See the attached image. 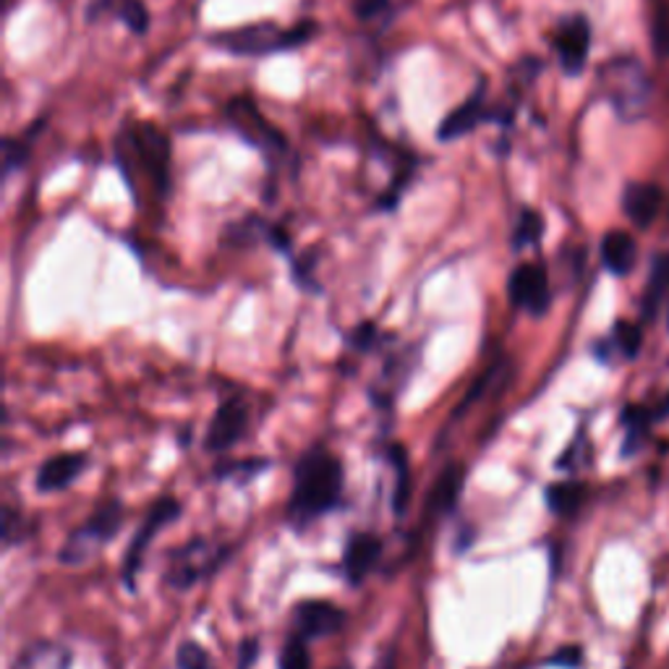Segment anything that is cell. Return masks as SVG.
Instances as JSON below:
<instances>
[{
  "label": "cell",
  "instance_id": "1",
  "mask_svg": "<svg viewBox=\"0 0 669 669\" xmlns=\"http://www.w3.org/2000/svg\"><path fill=\"white\" fill-rule=\"evenodd\" d=\"M343 497V466L325 447H312L301 455L293 468L291 520L295 526H308L338 507Z\"/></svg>",
  "mask_w": 669,
  "mask_h": 669
},
{
  "label": "cell",
  "instance_id": "2",
  "mask_svg": "<svg viewBox=\"0 0 669 669\" xmlns=\"http://www.w3.org/2000/svg\"><path fill=\"white\" fill-rule=\"evenodd\" d=\"M314 24L304 22L293 29H282L278 24L265 22V24H254V27H243L233 31H223V35L210 37L212 45L217 48L228 50L233 55H269V53H282V50L299 48V45L308 42V37L314 35Z\"/></svg>",
  "mask_w": 669,
  "mask_h": 669
},
{
  "label": "cell",
  "instance_id": "3",
  "mask_svg": "<svg viewBox=\"0 0 669 669\" xmlns=\"http://www.w3.org/2000/svg\"><path fill=\"white\" fill-rule=\"evenodd\" d=\"M124 526V505L121 502H105L92 513L81 526L68 533L66 544L58 552L63 565H81L92 559L105 544H111L115 533Z\"/></svg>",
  "mask_w": 669,
  "mask_h": 669
},
{
  "label": "cell",
  "instance_id": "4",
  "mask_svg": "<svg viewBox=\"0 0 669 669\" xmlns=\"http://www.w3.org/2000/svg\"><path fill=\"white\" fill-rule=\"evenodd\" d=\"M602 89L626 121L639 118L648 102V76L633 58H617L602 71Z\"/></svg>",
  "mask_w": 669,
  "mask_h": 669
},
{
  "label": "cell",
  "instance_id": "5",
  "mask_svg": "<svg viewBox=\"0 0 669 669\" xmlns=\"http://www.w3.org/2000/svg\"><path fill=\"white\" fill-rule=\"evenodd\" d=\"M228 559V546L212 544L210 539H191L178 550H173L171 563L165 568V583L176 591H186L215 572Z\"/></svg>",
  "mask_w": 669,
  "mask_h": 669
},
{
  "label": "cell",
  "instance_id": "6",
  "mask_svg": "<svg viewBox=\"0 0 669 669\" xmlns=\"http://www.w3.org/2000/svg\"><path fill=\"white\" fill-rule=\"evenodd\" d=\"M178 516H181V502L173 500V497H160L150 507V510H147V516H144V520H141L139 531L134 533L131 544H128L124 570H121L124 585H128L131 591L137 589V576L141 570V563H144L147 550L152 546L154 537H157V531L165 529V526H171Z\"/></svg>",
  "mask_w": 669,
  "mask_h": 669
},
{
  "label": "cell",
  "instance_id": "7",
  "mask_svg": "<svg viewBox=\"0 0 669 669\" xmlns=\"http://www.w3.org/2000/svg\"><path fill=\"white\" fill-rule=\"evenodd\" d=\"M134 150L139 154V163L144 165L147 178H152L154 189L165 194L171 186V141L157 126L141 124L134 134Z\"/></svg>",
  "mask_w": 669,
  "mask_h": 669
},
{
  "label": "cell",
  "instance_id": "8",
  "mask_svg": "<svg viewBox=\"0 0 669 669\" xmlns=\"http://www.w3.org/2000/svg\"><path fill=\"white\" fill-rule=\"evenodd\" d=\"M507 295H510L513 306L523 308L533 317H542L552 301L546 269L542 265H518L507 280Z\"/></svg>",
  "mask_w": 669,
  "mask_h": 669
},
{
  "label": "cell",
  "instance_id": "9",
  "mask_svg": "<svg viewBox=\"0 0 669 669\" xmlns=\"http://www.w3.org/2000/svg\"><path fill=\"white\" fill-rule=\"evenodd\" d=\"M249 429V408L247 403L238 401V397H230L225 401L220 408L215 411L212 416L207 437H204V447L210 453H225V450L236 447L238 442L247 437Z\"/></svg>",
  "mask_w": 669,
  "mask_h": 669
},
{
  "label": "cell",
  "instance_id": "10",
  "mask_svg": "<svg viewBox=\"0 0 669 669\" xmlns=\"http://www.w3.org/2000/svg\"><path fill=\"white\" fill-rule=\"evenodd\" d=\"M345 622V613L340 607H335L332 602L325 599H312L295 604L293 609V628L295 635L304 641L314 639H327V635L338 633Z\"/></svg>",
  "mask_w": 669,
  "mask_h": 669
},
{
  "label": "cell",
  "instance_id": "11",
  "mask_svg": "<svg viewBox=\"0 0 669 669\" xmlns=\"http://www.w3.org/2000/svg\"><path fill=\"white\" fill-rule=\"evenodd\" d=\"M555 48L559 55V66H563L565 74H581L591 50V27L589 22H585V16H572L568 22L559 24Z\"/></svg>",
  "mask_w": 669,
  "mask_h": 669
},
{
  "label": "cell",
  "instance_id": "12",
  "mask_svg": "<svg viewBox=\"0 0 669 669\" xmlns=\"http://www.w3.org/2000/svg\"><path fill=\"white\" fill-rule=\"evenodd\" d=\"M84 468H87V455L84 453L53 455V458L45 460L40 471H37V489L45 494L61 492V489L71 487L79 479Z\"/></svg>",
  "mask_w": 669,
  "mask_h": 669
},
{
  "label": "cell",
  "instance_id": "13",
  "mask_svg": "<svg viewBox=\"0 0 669 669\" xmlns=\"http://www.w3.org/2000/svg\"><path fill=\"white\" fill-rule=\"evenodd\" d=\"M382 555V539L375 533H353L343 552V570L351 583H362Z\"/></svg>",
  "mask_w": 669,
  "mask_h": 669
},
{
  "label": "cell",
  "instance_id": "14",
  "mask_svg": "<svg viewBox=\"0 0 669 669\" xmlns=\"http://www.w3.org/2000/svg\"><path fill=\"white\" fill-rule=\"evenodd\" d=\"M484 84H479V89L468 98L458 111H453L447 115L445 121H442L440 131H437V139L442 141H453L466 137V134H471L476 126H479V121L484 118Z\"/></svg>",
  "mask_w": 669,
  "mask_h": 669
},
{
  "label": "cell",
  "instance_id": "15",
  "mask_svg": "<svg viewBox=\"0 0 669 669\" xmlns=\"http://www.w3.org/2000/svg\"><path fill=\"white\" fill-rule=\"evenodd\" d=\"M228 115L233 118L238 131H241L249 141H256V144H273L275 141V144L286 147V141H282L280 134L265 124V118H262L260 111H256L251 100H243V98L233 100L228 105Z\"/></svg>",
  "mask_w": 669,
  "mask_h": 669
},
{
  "label": "cell",
  "instance_id": "16",
  "mask_svg": "<svg viewBox=\"0 0 669 669\" xmlns=\"http://www.w3.org/2000/svg\"><path fill=\"white\" fill-rule=\"evenodd\" d=\"M661 191L654 184H630L622 194V210L630 217V223L639 228H648L659 215Z\"/></svg>",
  "mask_w": 669,
  "mask_h": 669
},
{
  "label": "cell",
  "instance_id": "17",
  "mask_svg": "<svg viewBox=\"0 0 669 669\" xmlns=\"http://www.w3.org/2000/svg\"><path fill=\"white\" fill-rule=\"evenodd\" d=\"M635 256H639V249H635V241L630 233L613 230V233L602 238V262L613 275H620V278L628 275L635 265Z\"/></svg>",
  "mask_w": 669,
  "mask_h": 669
},
{
  "label": "cell",
  "instance_id": "18",
  "mask_svg": "<svg viewBox=\"0 0 669 669\" xmlns=\"http://www.w3.org/2000/svg\"><path fill=\"white\" fill-rule=\"evenodd\" d=\"M71 652L63 643L37 641L18 654L14 669H68Z\"/></svg>",
  "mask_w": 669,
  "mask_h": 669
},
{
  "label": "cell",
  "instance_id": "19",
  "mask_svg": "<svg viewBox=\"0 0 669 669\" xmlns=\"http://www.w3.org/2000/svg\"><path fill=\"white\" fill-rule=\"evenodd\" d=\"M460 489H463V468L453 463V466H447L440 479H437L432 500H429V513H434V516L440 518L453 513L460 500Z\"/></svg>",
  "mask_w": 669,
  "mask_h": 669
},
{
  "label": "cell",
  "instance_id": "20",
  "mask_svg": "<svg viewBox=\"0 0 669 669\" xmlns=\"http://www.w3.org/2000/svg\"><path fill=\"white\" fill-rule=\"evenodd\" d=\"M585 502V484L581 481H557L546 487V505L559 518H572Z\"/></svg>",
  "mask_w": 669,
  "mask_h": 669
},
{
  "label": "cell",
  "instance_id": "21",
  "mask_svg": "<svg viewBox=\"0 0 669 669\" xmlns=\"http://www.w3.org/2000/svg\"><path fill=\"white\" fill-rule=\"evenodd\" d=\"M667 293H669V256H656L646 293H643V299H641L643 319L652 321L656 317V312H659L661 301L667 299Z\"/></svg>",
  "mask_w": 669,
  "mask_h": 669
},
{
  "label": "cell",
  "instance_id": "22",
  "mask_svg": "<svg viewBox=\"0 0 669 669\" xmlns=\"http://www.w3.org/2000/svg\"><path fill=\"white\" fill-rule=\"evenodd\" d=\"M544 236V220L539 212L533 210H523L518 217L516 225V236H513V247L516 249H529L537 247L539 241H542Z\"/></svg>",
  "mask_w": 669,
  "mask_h": 669
},
{
  "label": "cell",
  "instance_id": "23",
  "mask_svg": "<svg viewBox=\"0 0 669 669\" xmlns=\"http://www.w3.org/2000/svg\"><path fill=\"white\" fill-rule=\"evenodd\" d=\"M390 460L395 468V513L403 516L405 502H408V458H405V450L401 445L390 447Z\"/></svg>",
  "mask_w": 669,
  "mask_h": 669
},
{
  "label": "cell",
  "instance_id": "24",
  "mask_svg": "<svg viewBox=\"0 0 669 669\" xmlns=\"http://www.w3.org/2000/svg\"><path fill=\"white\" fill-rule=\"evenodd\" d=\"M178 669H217L207 648L197 641H184L176 654Z\"/></svg>",
  "mask_w": 669,
  "mask_h": 669
},
{
  "label": "cell",
  "instance_id": "25",
  "mask_svg": "<svg viewBox=\"0 0 669 669\" xmlns=\"http://www.w3.org/2000/svg\"><path fill=\"white\" fill-rule=\"evenodd\" d=\"M643 343V330L639 325H630V321H617L615 327V349L622 353L626 358H635Z\"/></svg>",
  "mask_w": 669,
  "mask_h": 669
},
{
  "label": "cell",
  "instance_id": "26",
  "mask_svg": "<svg viewBox=\"0 0 669 669\" xmlns=\"http://www.w3.org/2000/svg\"><path fill=\"white\" fill-rule=\"evenodd\" d=\"M118 18L134 31V35H144V31L150 29V11L144 9L141 0H121Z\"/></svg>",
  "mask_w": 669,
  "mask_h": 669
},
{
  "label": "cell",
  "instance_id": "27",
  "mask_svg": "<svg viewBox=\"0 0 669 669\" xmlns=\"http://www.w3.org/2000/svg\"><path fill=\"white\" fill-rule=\"evenodd\" d=\"M280 669H312V654L304 639L293 635L280 652Z\"/></svg>",
  "mask_w": 669,
  "mask_h": 669
},
{
  "label": "cell",
  "instance_id": "28",
  "mask_svg": "<svg viewBox=\"0 0 669 669\" xmlns=\"http://www.w3.org/2000/svg\"><path fill=\"white\" fill-rule=\"evenodd\" d=\"M390 9V0H356L353 3V14H356L362 22H375Z\"/></svg>",
  "mask_w": 669,
  "mask_h": 669
},
{
  "label": "cell",
  "instance_id": "29",
  "mask_svg": "<svg viewBox=\"0 0 669 669\" xmlns=\"http://www.w3.org/2000/svg\"><path fill=\"white\" fill-rule=\"evenodd\" d=\"M546 665L552 667H565V669H576L583 665V652L581 646H563L559 652H555L550 656V661Z\"/></svg>",
  "mask_w": 669,
  "mask_h": 669
},
{
  "label": "cell",
  "instance_id": "30",
  "mask_svg": "<svg viewBox=\"0 0 669 669\" xmlns=\"http://www.w3.org/2000/svg\"><path fill=\"white\" fill-rule=\"evenodd\" d=\"M3 152H5V160H3L5 173H14L16 167H22L24 160H27V147L16 144V141H11V139L5 141Z\"/></svg>",
  "mask_w": 669,
  "mask_h": 669
},
{
  "label": "cell",
  "instance_id": "31",
  "mask_svg": "<svg viewBox=\"0 0 669 669\" xmlns=\"http://www.w3.org/2000/svg\"><path fill=\"white\" fill-rule=\"evenodd\" d=\"M377 338V330H375V325H362L356 330V335H353V349H358V351H366L371 345V340Z\"/></svg>",
  "mask_w": 669,
  "mask_h": 669
},
{
  "label": "cell",
  "instance_id": "32",
  "mask_svg": "<svg viewBox=\"0 0 669 669\" xmlns=\"http://www.w3.org/2000/svg\"><path fill=\"white\" fill-rule=\"evenodd\" d=\"M656 53L669 55V14L661 16L659 27H656Z\"/></svg>",
  "mask_w": 669,
  "mask_h": 669
},
{
  "label": "cell",
  "instance_id": "33",
  "mask_svg": "<svg viewBox=\"0 0 669 669\" xmlns=\"http://www.w3.org/2000/svg\"><path fill=\"white\" fill-rule=\"evenodd\" d=\"M3 539L5 546H11L18 539V529H16V513L14 510H5L3 513Z\"/></svg>",
  "mask_w": 669,
  "mask_h": 669
},
{
  "label": "cell",
  "instance_id": "34",
  "mask_svg": "<svg viewBox=\"0 0 669 669\" xmlns=\"http://www.w3.org/2000/svg\"><path fill=\"white\" fill-rule=\"evenodd\" d=\"M338 669H351V665H343V667H338Z\"/></svg>",
  "mask_w": 669,
  "mask_h": 669
}]
</instances>
